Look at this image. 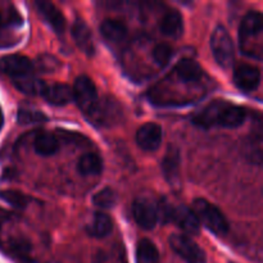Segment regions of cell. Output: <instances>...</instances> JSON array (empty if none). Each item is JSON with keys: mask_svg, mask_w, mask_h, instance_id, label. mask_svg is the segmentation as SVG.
<instances>
[{"mask_svg": "<svg viewBox=\"0 0 263 263\" xmlns=\"http://www.w3.org/2000/svg\"><path fill=\"white\" fill-rule=\"evenodd\" d=\"M246 118L243 107L228 100H213L193 117V122L202 128H235L243 125Z\"/></svg>", "mask_w": 263, "mask_h": 263, "instance_id": "1", "label": "cell"}, {"mask_svg": "<svg viewBox=\"0 0 263 263\" xmlns=\"http://www.w3.org/2000/svg\"><path fill=\"white\" fill-rule=\"evenodd\" d=\"M263 17L259 12H249L243 18L239 28L240 48L244 54L261 59Z\"/></svg>", "mask_w": 263, "mask_h": 263, "instance_id": "2", "label": "cell"}, {"mask_svg": "<svg viewBox=\"0 0 263 263\" xmlns=\"http://www.w3.org/2000/svg\"><path fill=\"white\" fill-rule=\"evenodd\" d=\"M190 210L197 217L199 225H203L216 235H225L229 231V223L220 210L208 200L195 199Z\"/></svg>", "mask_w": 263, "mask_h": 263, "instance_id": "3", "label": "cell"}, {"mask_svg": "<svg viewBox=\"0 0 263 263\" xmlns=\"http://www.w3.org/2000/svg\"><path fill=\"white\" fill-rule=\"evenodd\" d=\"M122 115L120 103L112 97H104L98 100L94 109L86 117L98 127H109L120 122Z\"/></svg>", "mask_w": 263, "mask_h": 263, "instance_id": "4", "label": "cell"}, {"mask_svg": "<svg viewBox=\"0 0 263 263\" xmlns=\"http://www.w3.org/2000/svg\"><path fill=\"white\" fill-rule=\"evenodd\" d=\"M211 48L217 63L223 68H230L235 58V48L230 33L223 26L215 28L211 36Z\"/></svg>", "mask_w": 263, "mask_h": 263, "instance_id": "5", "label": "cell"}, {"mask_svg": "<svg viewBox=\"0 0 263 263\" xmlns=\"http://www.w3.org/2000/svg\"><path fill=\"white\" fill-rule=\"evenodd\" d=\"M170 246L172 251L187 263H204L205 253L189 235L172 234L170 236Z\"/></svg>", "mask_w": 263, "mask_h": 263, "instance_id": "6", "label": "cell"}, {"mask_svg": "<svg viewBox=\"0 0 263 263\" xmlns=\"http://www.w3.org/2000/svg\"><path fill=\"white\" fill-rule=\"evenodd\" d=\"M72 94H73L77 105L85 113V116H87L94 109L98 100H99L95 84L90 77L85 76V74L76 79L74 86L72 89Z\"/></svg>", "mask_w": 263, "mask_h": 263, "instance_id": "7", "label": "cell"}, {"mask_svg": "<svg viewBox=\"0 0 263 263\" xmlns=\"http://www.w3.org/2000/svg\"><path fill=\"white\" fill-rule=\"evenodd\" d=\"M133 215L141 229L153 230L159 221L158 204L149 198H138L133 204Z\"/></svg>", "mask_w": 263, "mask_h": 263, "instance_id": "8", "label": "cell"}, {"mask_svg": "<svg viewBox=\"0 0 263 263\" xmlns=\"http://www.w3.org/2000/svg\"><path fill=\"white\" fill-rule=\"evenodd\" d=\"M33 63L27 57L12 54L0 58V72L14 80L26 74L33 73Z\"/></svg>", "mask_w": 263, "mask_h": 263, "instance_id": "9", "label": "cell"}, {"mask_svg": "<svg viewBox=\"0 0 263 263\" xmlns=\"http://www.w3.org/2000/svg\"><path fill=\"white\" fill-rule=\"evenodd\" d=\"M172 73L177 81L184 85L199 84L203 79L202 67L192 58H184L177 62Z\"/></svg>", "mask_w": 263, "mask_h": 263, "instance_id": "10", "label": "cell"}, {"mask_svg": "<svg viewBox=\"0 0 263 263\" xmlns=\"http://www.w3.org/2000/svg\"><path fill=\"white\" fill-rule=\"evenodd\" d=\"M162 127L154 122H146L141 126L136 134V143L143 151L154 152L161 146Z\"/></svg>", "mask_w": 263, "mask_h": 263, "instance_id": "11", "label": "cell"}, {"mask_svg": "<svg viewBox=\"0 0 263 263\" xmlns=\"http://www.w3.org/2000/svg\"><path fill=\"white\" fill-rule=\"evenodd\" d=\"M180 164H181V158H180V152L176 146H170L162 161V171H163L164 177L170 186L180 187L181 184V172H180Z\"/></svg>", "mask_w": 263, "mask_h": 263, "instance_id": "12", "label": "cell"}, {"mask_svg": "<svg viewBox=\"0 0 263 263\" xmlns=\"http://www.w3.org/2000/svg\"><path fill=\"white\" fill-rule=\"evenodd\" d=\"M168 222H174L190 235H195L199 233L200 225L198 222L197 217L193 213L190 208L185 207V205H179V207H172L171 213H170Z\"/></svg>", "mask_w": 263, "mask_h": 263, "instance_id": "13", "label": "cell"}, {"mask_svg": "<svg viewBox=\"0 0 263 263\" xmlns=\"http://www.w3.org/2000/svg\"><path fill=\"white\" fill-rule=\"evenodd\" d=\"M234 82L243 91H254L261 82V72L251 64H240L234 72Z\"/></svg>", "mask_w": 263, "mask_h": 263, "instance_id": "14", "label": "cell"}, {"mask_svg": "<svg viewBox=\"0 0 263 263\" xmlns=\"http://www.w3.org/2000/svg\"><path fill=\"white\" fill-rule=\"evenodd\" d=\"M40 95L49 104L59 105V107L68 104L73 98L71 87L67 84H62V82H54V84H46L45 82Z\"/></svg>", "mask_w": 263, "mask_h": 263, "instance_id": "15", "label": "cell"}, {"mask_svg": "<svg viewBox=\"0 0 263 263\" xmlns=\"http://www.w3.org/2000/svg\"><path fill=\"white\" fill-rule=\"evenodd\" d=\"M72 36L76 43V45L87 55H94L95 53V43L92 37V32L89 26L86 25L84 20L77 18L72 26Z\"/></svg>", "mask_w": 263, "mask_h": 263, "instance_id": "16", "label": "cell"}, {"mask_svg": "<svg viewBox=\"0 0 263 263\" xmlns=\"http://www.w3.org/2000/svg\"><path fill=\"white\" fill-rule=\"evenodd\" d=\"M36 8H37L39 13L41 14V17L49 23L51 28L55 31L57 33H63L66 30V20H64V15L62 14L61 10L50 2H36L35 3Z\"/></svg>", "mask_w": 263, "mask_h": 263, "instance_id": "17", "label": "cell"}, {"mask_svg": "<svg viewBox=\"0 0 263 263\" xmlns=\"http://www.w3.org/2000/svg\"><path fill=\"white\" fill-rule=\"evenodd\" d=\"M100 33L105 41L112 45H122L128 36V30L126 25L117 20H105L100 25Z\"/></svg>", "mask_w": 263, "mask_h": 263, "instance_id": "18", "label": "cell"}, {"mask_svg": "<svg viewBox=\"0 0 263 263\" xmlns=\"http://www.w3.org/2000/svg\"><path fill=\"white\" fill-rule=\"evenodd\" d=\"M159 28H161V32L163 35L168 36V37H180L182 35V32H184L182 15L177 10H170V12H167L162 17L161 23H159Z\"/></svg>", "mask_w": 263, "mask_h": 263, "instance_id": "19", "label": "cell"}, {"mask_svg": "<svg viewBox=\"0 0 263 263\" xmlns=\"http://www.w3.org/2000/svg\"><path fill=\"white\" fill-rule=\"evenodd\" d=\"M5 248L9 256H12L18 263H22L27 259H30V252L32 249L30 240L23 236H18V238H12L7 244Z\"/></svg>", "mask_w": 263, "mask_h": 263, "instance_id": "20", "label": "cell"}, {"mask_svg": "<svg viewBox=\"0 0 263 263\" xmlns=\"http://www.w3.org/2000/svg\"><path fill=\"white\" fill-rule=\"evenodd\" d=\"M113 230V221L110 216L104 212H98L94 215L91 223L87 228V233L92 238H105L109 235Z\"/></svg>", "mask_w": 263, "mask_h": 263, "instance_id": "21", "label": "cell"}, {"mask_svg": "<svg viewBox=\"0 0 263 263\" xmlns=\"http://www.w3.org/2000/svg\"><path fill=\"white\" fill-rule=\"evenodd\" d=\"M33 149L43 157L53 156L59 149V139L50 133H40L33 141Z\"/></svg>", "mask_w": 263, "mask_h": 263, "instance_id": "22", "label": "cell"}, {"mask_svg": "<svg viewBox=\"0 0 263 263\" xmlns=\"http://www.w3.org/2000/svg\"><path fill=\"white\" fill-rule=\"evenodd\" d=\"M103 161L102 157L97 153H85L80 157L77 162V171L84 176H91V175H98L102 172Z\"/></svg>", "mask_w": 263, "mask_h": 263, "instance_id": "23", "label": "cell"}, {"mask_svg": "<svg viewBox=\"0 0 263 263\" xmlns=\"http://www.w3.org/2000/svg\"><path fill=\"white\" fill-rule=\"evenodd\" d=\"M13 84H14V86L17 87L21 92H23V94L40 95L45 82L33 76V73H30L26 74V76L14 79L13 80Z\"/></svg>", "mask_w": 263, "mask_h": 263, "instance_id": "24", "label": "cell"}, {"mask_svg": "<svg viewBox=\"0 0 263 263\" xmlns=\"http://www.w3.org/2000/svg\"><path fill=\"white\" fill-rule=\"evenodd\" d=\"M136 263H159V252L156 244L143 239L136 247Z\"/></svg>", "mask_w": 263, "mask_h": 263, "instance_id": "25", "label": "cell"}, {"mask_svg": "<svg viewBox=\"0 0 263 263\" xmlns=\"http://www.w3.org/2000/svg\"><path fill=\"white\" fill-rule=\"evenodd\" d=\"M0 199L17 210H25L30 203V198L18 190H3L0 192Z\"/></svg>", "mask_w": 263, "mask_h": 263, "instance_id": "26", "label": "cell"}, {"mask_svg": "<svg viewBox=\"0 0 263 263\" xmlns=\"http://www.w3.org/2000/svg\"><path fill=\"white\" fill-rule=\"evenodd\" d=\"M92 203L100 210H109V208L115 207L116 203H117V194L110 187H105L94 195Z\"/></svg>", "mask_w": 263, "mask_h": 263, "instance_id": "27", "label": "cell"}, {"mask_svg": "<svg viewBox=\"0 0 263 263\" xmlns=\"http://www.w3.org/2000/svg\"><path fill=\"white\" fill-rule=\"evenodd\" d=\"M174 55V49L168 44H158L152 50V58L159 67H166Z\"/></svg>", "mask_w": 263, "mask_h": 263, "instance_id": "28", "label": "cell"}, {"mask_svg": "<svg viewBox=\"0 0 263 263\" xmlns=\"http://www.w3.org/2000/svg\"><path fill=\"white\" fill-rule=\"evenodd\" d=\"M59 136L63 139L64 141H67L68 144H73V145L80 146V148H87V146H91V141L90 139H87L86 136L82 135L80 133H73V131H59Z\"/></svg>", "mask_w": 263, "mask_h": 263, "instance_id": "29", "label": "cell"}, {"mask_svg": "<svg viewBox=\"0 0 263 263\" xmlns=\"http://www.w3.org/2000/svg\"><path fill=\"white\" fill-rule=\"evenodd\" d=\"M46 121V117L41 112L31 109H21L18 112V122L21 125H31V123H40Z\"/></svg>", "mask_w": 263, "mask_h": 263, "instance_id": "30", "label": "cell"}, {"mask_svg": "<svg viewBox=\"0 0 263 263\" xmlns=\"http://www.w3.org/2000/svg\"><path fill=\"white\" fill-rule=\"evenodd\" d=\"M37 66L41 71H45V72H51V71H55L57 68L59 67V61L57 58H54L53 55H41L37 61Z\"/></svg>", "mask_w": 263, "mask_h": 263, "instance_id": "31", "label": "cell"}, {"mask_svg": "<svg viewBox=\"0 0 263 263\" xmlns=\"http://www.w3.org/2000/svg\"><path fill=\"white\" fill-rule=\"evenodd\" d=\"M3 125H4V116H3V112L0 110V130H2Z\"/></svg>", "mask_w": 263, "mask_h": 263, "instance_id": "32", "label": "cell"}, {"mask_svg": "<svg viewBox=\"0 0 263 263\" xmlns=\"http://www.w3.org/2000/svg\"><path fill=\"white\" fill-rule=\"evenodd\" d=\"M3 25V15H2V13H0V26Z\"/></svg>", "mask_w": 263, "mask_h": 263, "instance_id": "33", "label": "cell"}]
</instances>
